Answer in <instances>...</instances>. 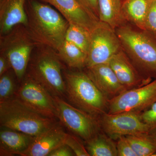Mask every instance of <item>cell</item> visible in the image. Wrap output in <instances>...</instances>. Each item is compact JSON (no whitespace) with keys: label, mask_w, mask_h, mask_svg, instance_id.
Segmentation results:
<instances>
[{"label":"cell","mask_w":156,"mask_h":156,"mask_svg":"<svg viewBox=\"0 0 156 156\" xmlns=\"http://www.w3.org/2000/svg\"><path fill=\"white\" fill-rule=\"evenodd\" d=\"M28 32L37 43L58 51L65 40L69 23L49 5L38 0H27L25 4Z\"/></svg>","instance_id":"obj_1"},{"label":"cell","mask_w":156,"mask_h":156,"mask_svg":"<svg viewBox=\"0 0 156 156\" xmlns=\"http://www.w3.org/2000/svg\"><path fill=\"white\" fill-rule=\"evenodd\" d=\"M123 50L135 67L150 82L156 79V37L146 30L128 26L115 30Z\"/></svg>","instance_id":"obj_2"},{"label":"cell","mask_w":156,"mask_h":156,"mask_svg":"<svg viewBox=\"0 0 156 156\" xmlns=\"http://www.w3.org/2000/svg\"><path fill=\"white\" fill-rule=\"evenodd\" d=\"M64 68L57 51L48 46L40 45L32 53L26 73L52 96L61 97L66 94L62 74Z\"/></svg>","instance_id":"obj_3"},{"label":"cell","mask_w":156,"mask_h":156,"mask_svg":"<svg viewBox=\"0 0 156 156\" xmlns=\"http://www.w3.org/2000/svg\"><path fill=\"white\" fill-rule=\"evenodd\" d=\"M66 94L73 105L98 118L108 111V99L87 73L63 68Z\"/></svg>","instance_id":"obj_4"},{"label":"cell","mask_w":156,"mask_h":156,"mask_svg":"<svg viewBox=\"0 0 156 156\" xmlns=\"http://www.w3.org/2000/svg\"><path fill=\"white\" fill-rule=\"evenodd\" d=\"M54 120L34 111L16 98L0 102L2 127L34 137L56 124Z\"/></svg>","instance_id":"obj_5"},{"label":"cell","mask_w":156,"mask_h":156,"mask_svg":"<svg viewBox=\"0 0 156 156\" xmlns=\"http://www.w3.org/2000/svg\"><path fill=\"white\" fill-rule=\"evenodd\" d=\"M38 45L23 24L16 25L0 36V54L9 59L18 82L24 77L32 53Z\"/></svg>","instance_id":"obj_6"},{"label":"cell","mask_w":156,"mask_h":156,"mask_svg":"<svg viewBox=\"0 0 156 156\" xmlns=\"http://www.w3.org/2000/svg\"><path fill=\"white\" fill-rule=\"evenodd\" d=\"M56 117L62 124L84 141L95 136L101 130L98 118L67 103L58 96H53Z\"/></svg>","instance_id":"obj_7"},{"label":"cell","mask_w":156,"mask_h":156,"mask_svg":"<svg viewBox=\"0 0 156 156\" xmlns=\"http://www.w3.org/2000/svg\"><path fill=\"white\" fill-rule=\"evenodd\" d=\"M122 50L115 30L106 23L99 21L91 32L86 68L108 62L114 55Z\"/></svg>","instance_id":"obj_8"},{"label":"cell","mask_w":156,"mask_h":156,"mask_svg":"<svg viewBox=\"0 0 156 156\" xmlns=\"http://www.w3.org/2000/svg\"><path fill=\"white\" fill-rule=\"evenodd\" d=\"M156 101V79L147 85L128 89L108 100V114L133 112L140 114Z\"/></svg>","instance_id":"obj_9"},{"label":"cell","mask_w":156,"mask_h":156,"mask_svg":"<svg viewBox=\"0 0 156 156\" xmlns=\"http://www.w3.org/2000/svg\"><path fill=\"white\" fill-rule=\"evenodd\" d=\"M15 93L16 98L39 114L50 119L56 117L53 96L27 73Z\"/></svg>","instance_id":"obj_10"},{"label":"cell","mask_w":156,"mask_h":156,"mask_svg":"<svg viewBox=\"0 0 156 156\" xmlns=\"http://www.w3.org/2000/svg\"><path fill=\"white\" fill-rule=\"evenodd\" d=\"M98 120L101 131L115 140L121 136L151 131L141 120L140 114L133 112L114 114L105 113L98 117Z\"/></svg>","instance_id":"obj_11"},{"label":"cell","mask_w":156,"mask_h":156,"mask_svg":"<svg viewBox=\"0 0 156 156\" xmlns=\"http://www.w3.org/2000/svg\"><path fill=\"white\" fill-rule=\"evenodd\" d=\"M48 3L58 10L70 24H75L90 32L97 25L98 21L77 0H38Z\"/></svg>","instance_id":"obj_12"},{"label":"cell","mask_w":156,"mask_h":156,"mask_svg":"<svg viewBox=\"0 0 156 156\" xmlns=\"http://www.w3.org/2000/svg\"><path fill=\"white\" fill-rule=\"evenodd\" d=\"M108 63L127 90L142 87L151 82L143 76L123 49L114 55Z\"/></svg>","instance_id":"obj_13"},{"label":"cell","mask_w":156,"mask_h":156,"mask_svg":"<svg viewBox=\"0 0 156 156\" xmlns=\"http://www.w3.org/2000/svg\"><path fill=\"white\" fill-rule=\"evenodd\" d=\"M86 68L85 72L108 100L127 90L120 83L108 62Z\"/></svg>","instance_id":"obj_14"},{"label":"cell","mask_w":156,"mask_h":156,"mask_svg":"<svg viewBox=\"0 0 156 156\" xmlns=\"http://www.w3.org/2000/svg\"><path fill=\"white\" fill-rule=\"evenodd\" d=\"M61 126L56 124L39 135L34 136L28 148L22 156H46L65 144L67 135Z\"/></svg>","instance_id":"obj_15"},{"label":"cell","mask_w":156,"mask_h":156,"mask_svg":"<svg viewBox=\"0 0 156 156\" xmlns=\"http://www.w3.org/2000/svg\"><path fill=\"white\" fill-rule=\"evenodd\" d=\"M27 0H0V36L18 24L26 25L25 4Z\"/></svg>","instance_id":"obj_16"},{"label":"cell","mask_w":156,"mask_h":156,"mask_svg":"<svg viewBox=\"0 0 156 156\" xmlns=\"http://www.w3.org/2000/svg\"><path fill=\"white\" fill-rule=\"evenodd\" d=\"M0 131V156L21 155L31 143L34 136L2 127Z\"/></svg>","instance_id":"obj_17"},{"label":"cell","mask_w":156,"mask_h":156,"mask_svg":"<svg viewBox=\"0 0 156 156\" xmlns=\"http://www.w3.org/2000/svg\"><path fill=\"white\" fill-rule=\"evenodd\" d=\"M152 0H123L122 14L140 30H145V21Z\"/></svg>","instance_id":"obj_18"},{"label":"cell","mask_w":156,"mask_h":156,"mask_svg":"<svg viewBox=\"0 0 156 156\" xmlns=\"http://www.w3.org/2000/svg\"><path fill=\"white\" fill-rule=\"evenodd\" d=\"M123 0H98L99 20L113 29L122 25V14Z\"/></svg>","instance_id":"obj_19"},{"label":"cell","mask_w":156,"mask_h":156,"mask_svg":"<svg viewBox=\"0 0 156 156\" xmlns=\"http://www.w3.org/2000/svg\"><path fill=\"white\" fill-rule=\"evenodd\" d=\"M85 143L90 156H118L115 140L101 130Z\"/></svg>","instance_id":"obj_20"},{"label":"cell","mask_w":156,"mask_h":156,"mask_svg":"<svg viewBox=\"0 0 156 156\" xmlns=\"http://www.w3.org/2000/svg\"><path fill=\"white\" fill-rule=\"evenodd\" d=\"M57 53L62 62L70 68L81 70L86 67L87 54L73 43L65 40Z\"/></svg>","instance_id":"obj_21"},{"label":"cell","mask_w":156,"mask_h":156,"mask_svg":"<svg viewBox=\"0 0 156 156\" xmlns=\"http://www.w3.org/2000/svg\"><path fill=\"white\" fill-rule=\"evenodd\" d=\"M137 156H153L156 154V140L150 133L126 136Z\"/></svg>","instance_id":"obj_22"},{"label":"cell","mask_w":156,"mask_h":156,"mask_svg":"<svg viewBox=\"0 0 156 156\" xmlns=\"http://www.w3.org/2000/svg\"><path fill=\"white\" fill-rule=\"evenodd\" d=\"M90 38L91 32L80 26L69 23L66 34L65 41L73 43L87 54Z\"/></svg>","instance_id":"obj_23"},{"label":"cell","mask_w":156,"mask_h":156,"mask_svg":"<svg viewBox=\"0 0 156 156\" xmlns=\"http://www.w3.org/2000/svg\"><path fill=\"white\" fill-rule=\"evenodd\" d=\"M13 72L11 69L0 76V102L11 99L16 93Z\"/></svg>","instance_id":"obj_24"},{"label":"cell","mask_w":156,"mask_h":156,"mask_svg":"<svg viewBox=\"0 0 156 156\" xmlns=\"http://www.w3.org/2000/svg\"><path fill=\"white\" fill-rule=\"evenodd\" d=\"M65 144L71 149L75 156H90L80 137L75 134H68Z\"/></svg>","instance_id":"obj_25"},{"label":"cell","mask_w":156,"mask_h":156,"mask_svg":"<svg viewBox=\"0 0 156 156\" xmlns=\"http://www.w3.org/2000/svg\"><path fill=\"white\" fill-rule=\"evenodd\" d=\"M145 30L156 37V0H152L145 21Z\"/></svg>","instance_id":"obj_26"},{"label":"cell","mask_w":156,"mask_h":156,"mask_svg":"<svg viewBox=\"0 0 156 156\" xmlns=\"http://www.w3.org/2000/svg\"><path fill=\"white\" fill-rule=\"evenodd\" d=\"M140 118L151 129V131L156 130V101L149 108L140 114Z\"/></svg>","instance_id":"obj_27"},{"label":"cell","mask_w":156,"mask_h":156,"mask_svg":"<svg viewBox=\"0 0 156 156\" xmlns=\"http://www.w3.org/2000/svg\"><path fill=\"white\" fill-rule=\"evenodd\" d=\"M116 141L118 156H137L126 136H121Z\"/></svg>","instance_id":"obj_28"},{"label":"cell","mask_w":156,"mask_h":156,"mask_svg":"<svg viewBox=\"0 0 156 156\" xmlns=\"http://www.w3.org/2000/svg\"><path fill=\"white\" fill-rule=\"evenodd\" d=\"M79 3L92 15L99 21L98 0H77Z\"/></svg>","instance_id":"obj_29"},{"label":"cell","mask_w":156,"mask_h":156,"mask_svg":"<svg viewBox=\"0 0 156 156\" xmlns=\"http://www.w3.org/2000/svg\"><path fill=\"white\" fill-rule=\"evenodd\" d=\"M75 156L74 153L66 144H62L52 151L48 156Z\"/></svg>","instance_id":"obj_30"},{"label":"cell","mask_w":156,"mask_h":156,"mask_svg":"<svg viewBox=\"0 0 156 156\" xmlns=\"http://www.w3.org/2000/svg\"><path fill=\"white\" fill-rule=\"evenodd\" d=\"M12 69L8 58L2 54H0V76Z\"/></svg>","instance_id":"obj_31"},{"label":"cell","mask_w":156,"mask_h":156,"mask_svg":"<svg viewBox=\"0 0 156 156\" xmlns=\"http://www.w3.org/2000/svg\"><path fill=\"white\" fill-rule=\"evenodd\" d=\"M151 133V134L152 135V136H153L155 140H156V130H154V131H151V132H150Z\"/></svg>","instance_id":"obj_32"}]
</instances>
